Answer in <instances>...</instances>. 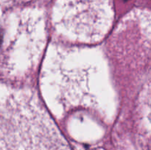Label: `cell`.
Wrapping results in <instances>:
<instances>
[{
    "mask_svg": "<svg viewBox=\"0 0 151 150\" xmlns=\"http://www.w3.org/2000/svg\"><path fill=\"white\" fill-rule=\"evenodd\" d=\"M114 19L112 0H56L52 21L58 32L73 41L97 42Z\"/></svg>",
    "mask_w": 151,
    "mask_h": 150,
    "instance_id": "3957f363",
    "label": "cell"
},
{
    "mask_svg": "<svg viewBox=\"0 0 151 150\" xmlns=\"http://www.w3.org/2000/svg\"><path fill=\"white\" fill-rule=\"evenodd\" d=\"M41 87L44 99L56 115L77 107L103 115L111 110V91L97 51L50 48L43 66Z\"/></svg>",
    "mask_w": 151,
    "mask_h": 150,
    "instance_id": "6da1fadb",
    "label": "cell"
},
{
    "mask_svg": "<svg viewBox=\"0 0 151 150\" xmlns=\"http://www.w3.org/2000/svg\"><path fill=\"white\" fill-rule=\"evenodd\" d=\"M0 40H1V38H0Z\"/></svg>",
    "mask_w": 151,
    "mask_h": 150,
    "instance_id": "277c9868",
    "label": "cell"
},
{
    "mask_svg": "<svg viewBox=\"0 0 151 150\" xmlns=\"http://www.w3.org/2000/svg\"><path fill=\"white\" fill-rule=\"evenodd\" d=\"M0 150H70L32 93L10 90L0 98Z\"/></svg>",
    "mask_w": 151,
    "mask_h": 150,
    "instance_id": "7a4b0ae2",
    "label": "cell"
}]
</instances>
